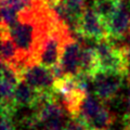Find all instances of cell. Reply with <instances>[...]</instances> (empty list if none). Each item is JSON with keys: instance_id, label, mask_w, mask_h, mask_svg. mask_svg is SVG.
Here are the masks:
<instances>
[{"instance_id": "cell-2", "label": "cell", "mask_w": 130, "mask_h": 130, "mask_svg": "<svg viewBox=\"0 0 130 130\" xmlns=\"http://www.w3.org/2000/svg\"><path fill=\"white\" fill-rule=\"evenodd\" d=\"M20 74H21V80L25 81L37 91L54 90L53 87L55 79L50 68L34 63L23 67Z\"/></svg>"}, {"instance_id": "cell-8", "label": "cell", "mask_w": 130, "mask_h": 130, "mask_svg": "<svg viewBox=\"0 0 130 130\" xmlns=\"http://www.w3.org/2000/svg\"><path fill=\"white\" fill-rule=\"evenodd\" d=\"M99 71V60H98L94 47H89L84 44L80 56V73L94 77Z\"/></svg>"}, {"instance_id": "cell-13", "label": "cell", "mask_w": 130, "mask_h": 130, "mask_svg": "<svg viewBox=\"0 0 130 130\" xmlns=\"http://www.w3.org/2000/svg\"><path fill=\"white\" fill-rule=\"evenodd\" d=\"M21 18V14L13 8L8 6H1V29L9 30L14 26Z\"/></svg>"}, {"instance_id": "cell-10", "label": "cell", "mask_w": 130, "mask_h": 130, "mask_svg": "<svg viewBox=\"0 0 130 130\" xmlns=\"http://www.w3.org/2000/svg\"><path fill=\"white\" fill-rule=\"evenodd\" d=\"M114 123V115L106 105H103L99 113L87 123L89 130H109Z\"/></svg>"}, {"instance_id": "cell-3", "label": "cell", "mask_w": 130, "mask_h": 130, "mask_svg": "<svg viewBox=\"0 0 130 130\" xmlns=\"http://www.w3.org/2000/svg\"><path fill=\"white\" fill-rule=\"evenodd\" d=\"M78 37L90 38L95 41H101L108 38V31L105 23L94 10L87 8L80 18Z\"/></svg>"}, {"instance_id": "cell-6", "label": "cell", "mask_w": 130, "mask_h": 130, "mask_svg": "<svg viewBox=\"0 0 130 130\" xmlns=\"http://www.w3.org/2000/svg\"><path fill=\"white\" fill-rule=\"evenodd\" d=\"M1 62L13 64L21 72L22 60L21 54L9 32L1 29Z\"/></svg>"}, {"instance_id": "cell-1", "label": "cell", "mask_w": 130, "mask_h": 130, "mask_svg": "<svg viewBox=\"0 0 130 130\" xmlns=\"http://www.w3.org/2000/svg\"><path fill=\"white\" fill-rule=\"evenodd\" d=\"M125 78L118 73L98 72L93 77L94 94L102 102H109L119 93Z\"/></svg>"}, {"instance_id": "cell-14", "label": "cell", "mask_w": 130, "mask_h": 130, "mask_svg": "<svg viewBox=\"0 0 130 130\" xmlns=\"http://www.w3.org/2000/svg\"><path fill=\"white\" fill-rule=\"evenodd\" d=\"M1 130H16L11 116L1 114Z\"/></svg>"}, {"instance_id": "cell-11", "label": "cell", "mask_w": 130, "mask_h": 130, "mask_svg": "<svg viewBox=\"0 0 130 130\" xmlns=\"http://www.w3.org/2000/svg\"><path fill=\"white\" fill-rule=\"evenodd\" d=\"M118 7L119 0H93L92 9L105 23H107L118 10Z\"/></svg>"}, {"instance_id": "cell-15", "label": "cell", "mask_w": 130, "mask_h": 130, "mask_svg": "<svg viewBox=\"0 0 130 130\" xmlns=\"http://www.w3.org/2000/svg\"><path fill=\"white\" fill-rule=\"evenodd\" d=\"M123 120H124V130H130V114H125Z\"/></svg>"}, {"instance_id": "cell-16", "label": "cell", "mask_w": 130, "mask_h": 130, "mask_svg": "<svg viewBox=\"0 0 130 130\" xmlns=\"http://www.w3.org/2000/svg\"><path fill=\"white\" fill-rule=\"evenodd\" d=\"M40 1H42V2H44V3H48L49 0H40Z\"/></svg>"}, {"instance_id": "cell-12", "label": "cell", "mask_w": 130, "mask_h": 130, "mask_svg": "<svg viewBox=\"0 0 130 130\" xmlns=\"http://www.w3.org/2000/svg\"><path fill=\"white\" fill-rule=\"evenodd\" d=\"M47 5L40 0H1V6L13 8L20 14L38 9L39 7Z\"/></svg>"}, {"instance_id": "cell-7", "label": "cell", "mask_w": 130, "mask_h": 130, "mask_svg": "<svg viewBox=\"0 0 130 130\" xmlns=\"http://www.w3.org/2000/svg\"><path fill=\"white\" fill-rule=\"evenodd\" d=\"M38 94L39 91L30 87L25 81L21 80L15 87L14 91V101L16 106H29L34 108L37 103Z\"/></svg>"}, {"instance_id": "cell-9", "label": "cell", "mask_w": 130, "mask_h": 130, "mask_svg": "<svg viewBox=\"0 0 130 130\" xmlns=\"http://www.w3.org/2000/svg\"><path fill=\"white\" fill-rule=\"evenodd\" d=\"M103 103L104 102H102L96 95L92 94V93L87 94V96L85 98V100L81 103L78 116L81 117L86 123H88L99 113V111L104 105Z\"/></svg>"}, {"instance_id": "cell-5", "label": "cell", "mask_w": 130, "mask_h": 130, "mask_svg": "<svg viewBox=\"0 0 130 130\" xmlns=\"http://www.w3.org/2000/svg\"><path fill=\"white\" fill-rule=\"evenodd\" d=\"M106 27L108 37L125 38L130 32V10L119 5L116 13L106 23Z\"/></svg>"}, {"instance_id": "cell-4", "label": "cell", "mask_w": 130, "mask_h": 130, "mask_svg": "<svg viewBox=\"0 0 130 130\" xmlns=\"http://www.w3.org/2000/svg\"><path fill=\"white\" fill-rule=\"evenodd\" d=\"M84 44L78 39L71 38L65 42L60 65L66 76L74 77L80 73V56Z\"/></svg>"}]
</instances>
